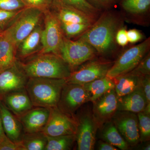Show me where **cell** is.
Returning a JSON list of instances; mask_svg holds the SVG:
<instances>
[{
    "mask_svg": "<svg viewBox=\"0 0 150 150\" xmlns=\"http://www.w3.org/2000/svg\"><path fill=\"white\" fill-rule=\"evenodd\" d=\"M121 11L114 8L103 11L86 31L77 39L89 43L100 57L110 59L120 54L121 48L115 40L118 30L125 25Z\"/></svg>",
    "mask_w": 150,
    "mask_h": 150,
    "instance_id": "1",
    "label": "cell"
},
{
    "mask_svg": "<svg viewBox=\"0 0 150 150\" xmlns=\"http://www.w3.org/2000/svg\"><path fill=\"white\" fill-rule=\"evenodd\" d=\"M19 63L28 78L67 79L72 71L61 56L53 53L38 54L25 63Z\"/></svg>",
    "mask_w": 150,
    "mask_h": 150,
    "instance_id": "2",
    "label": "cell"
},
{
    "mask_svg": "<svg viewBox=\"0 0 150 150\" xmlns=\"http://www.w3.org/2000/svg\"><path fill=\"white\" fill-rule=\"evenodd\" d=\"M66 79L29 78L25 89L34 107H56Z\"/></svg>",
    "mask_w": 150,
    "mask_h": 150,
    "instance_id": "3",
    "label": "cell"
},
{
    "mask_svg": "<svg viewBox=\"0 0 150 150\" xmlns=\"http://www.w3.org/2000/svg\"><path fill=\"white\" fill-rule=\"evenodd\" d=\"M150 49V38L149 37L139 44L121 51L113 62L106 76L112 79L130 72L149 52Z\"/></svg>",
    "mask_w": 150,
    "mask_h": 150,
    "instance_id": "4",
    "label": "cell"
},
{
    "mask_svg": "<svg viewBox=\"0 0 150 150\" xmlns=\"http://www.w3.org/2000/svg\"><path fill=\"white\" fill-rule=\"evenodd\" d=\"M113 63L110 59L98 56L73 70L69 76L66 79L67 82L83 85L104 77Z\"/></svg>",
    "mask_w": 150,
    "mask_h": 150,
    "instance_id": "5",
    "label": "cell"
},
{
    "mask_svg": "<svg viewBox=\"0 0 150 150\" xmlns=\"http://www.w3.org/2000/svg\"><path fill=\"white\" fill-rule=\"evenodd\" d=\"M59 55L72 71L89 60L99 56L95 49L86 41L80 39L72 40L64 35Z\"/></svg>",
    "mask_w": 150,
    "mask_h": 150,
    "instance_id": "6",
    "label": "cell"
},
{
    "mask_svg": "<svg viewBox=\"0 0 150 150\" xmlns=\"http://www.w3.org/2000/svg\"><path fill=\"white\" fill-rule=\"evenodd\" d=\"M43 14V11L39 9L26 8L5 29L12 38L17 49L22 41L40 24Z\"/></svg>",
    "mask_w": 150,
    "mask_h": 150,
    "instance_id": "7",
    "label": "cell"
},
{
    "mask_svg": "<svg viewBox=\"0 0 150 150\" xmlns=\"http://www.w3.org/2000/svg\"><path fill=\"white\" fill-rule=\"evenodd\" d=\"M43 14L45 26L42 31L41 48L38 54L59 55L64 36L60 22L51 10L44 12Z\"/></svg>",
    "mask_w": 150,
    "mask_h": 150,
    "instance_id": "8",
    "label": "cell"
},
{
    "mask_svg": "<svg viewBox=\"0 0 150 150\" xmlns=\"http://www.w3.org/2000/svg\"><path fill=\"white\" fill-rule=\"evenodd\" d=\"M76 121V142L77 150H93L95 146L98 124L92 112L87 110L75 115Z\"/></svg>",
    "mask_w": 150,
    "mask_h": 150,
    "instance_id": "9",
    "label": "cell"
},
{
    "mask_svg": "<svg viewBox=\"0 0 150 150\" xmlns=\"http://www.w3.org/2000/svg\"><path fill=\"white\" fill-rule=\"evenodd\" d=\"M91 101L90 94L83 85L67 83L62 88L57 107L59 110L71 117L86 103Z\"/></svg>",
    "mask_w": 150,
    "mask_h": 150,
    "instance_id": "10",
    "label": "cell"
},
{
    "mask_svg": "<svg viewBox=\"0 0 150 150\" xmlns=\"http://www.w3.org/2000/svg\"><path fill=\"white\" fill-rule=\"evenodd\" d=\"M111 120L129 146H135L140 142L137 113L117 110Z\"/></svg>",
    "mask_w": 150,
    "mask_h": 150,
    "instance_id": "11",
    "label": "cell"
},
{
    "mask_svg": "<svg viewBox=\"0 0 150 150\" xmlns=\"http://www.w3.org/2000/svg\"><path fill=\"white\" fill-rule=\"evenodd\" d=\"M125 22L143 26L150 24V0H120L118 4Z\"/></svg>",
    "mask_w": 150,
    "mask_h": 150,
    "instance_id": "12",
    "label": "cell"
},
{
    "mask_svg": "<svg viewBox=\"0 0 150 150\" xmlns=\"http://www.w3.org/2000/svg\"><path fill=\"white\" fill-rule=\"evenodd\" d=\"M76 127L75 117L67 115L55 107L51 108L48 122L42 132L49 137L75 135Z\"/></svg>",
    "mask_w": 150,
    "mask_h": 150,
    "instance_id": "13",
    "label": "cell"
},
{
    "mask_svg": "<svg viewBox=\"0 0 150 150\" xmlns=\"http://www.w3.org/2000/svg\"><path fill=\"white\" fill-rule=\"evenodd\" d=\"M28 78L19 63L0 72V100L12 92L25 88Z\"/></svg>",
    "mask_w": 150,
    "mask_h": 150,
    "instance_id": "14",
    "label": "cell"
},
{
    "mask_svg": "<svg viewBox=\"0 0 150 150\" xmlns=\"http://www.w3.org/2000/svg\"><path fill=\"white\" fill-rule=\"evenodd\" d=\"M93 114L99 126L111 120L117 111L118 98L114 88L105 92L92 102Z\"/></svg>",
    "mask_w": 150,
    "mask_h": 150,
    "instance_id": "15",
    "label": "cell"
},
{
    "mask_svg": "<svg viewBox=\"0 0 150 150\" xmlns=\"http://www.w3.org/2000/svg\"><path fill=\"white\" fill-rule=\"evenodd\" d=\"M51 108H33L23 115L17 117L21 123L24 133L42 131L49 119Z\"/></svg>",
    "mask_w": 150,
    "mask_h": 150,
    "instance_id": "16",
    "label": "cell"
},
{
    "mask_svg": "<svg viewBox=\"0 0 150 150\" xmlns=\"http://www.w3.org/2000/svg\"><path fill=\"white\" fill-rule=\"evenodd\" d=\"M51 9L60 22L92 24L96 20L72 7L53 0Z\"/></svg>",
    "mask_w": 150,
    "mask_h": 150,
    "instance_id": "17",
    "label": "cell"
},
{
    "mask_svg": "<svg viewBox=\"0 0 150 150\" xmlns=\"http://www.w3.org/2000/svg\"><path fill=\"white\" fill-rule=\"evenodd\" d=\"M0 113L4 131L12 142L18 143L21 141L24 133L20 121L0 100Z\"/></svg>",
    "mask_w": 150,
    "mask_h": 150,
    "instance_id": "18",
    "label": "cell"
},
{
    "mask_svg": "<svg viewBox=\"0 0 150 150\" xmlns=\"http://www.w3.org/2000/svg\"><path fill=\"white\" fill-rule=\"evenodd\" d=\"M1 100L17 117L34 107L25 88L7 94Z\"/></svg>",
    "mask_w": 150,
    "mask_h": 150,
    "instance_id": "19",
    "label": "cell"
},
{
    "mask_svg": "<svg viewBox=\"0 0 150 150\" xmlns=\"http://www.w3.org/2000/svg\"><path fill=\"white\" fill-rule=\"evenodd\" d=\"M146 105V98L141 85L131 93L118 98L117 110L138 113L144 111Z\"/></svg>",
    "mask_w": 150,
    "mask_h": 150,
    "instance_id": "20",
    "label": "cell"
},
{
    "mask_svg": "<svg viewBox=\"0 0 150 150\" xmlns=\"http://www.w3.org/2000/svg\"><path fill=\"white\" fill-rule=\"evenodd\" d=\"M17 50L10 35L5 30L0 37V72L16 63Z\"/></svg>",
    "mask_w": 150,
    "mask_h": 150,
    "instance_id": "21",
    "label": "cell"
},
{
    "mask_svg": "<svg viewBox=\"0 0 150 150\" xmlns=\"http://www.w3.org/2000/svg\"><path fill=\"white\" fill-rule=\"evenodd\" d=\"M112 79L118 98L131 93L142 85L141 76L130 72L120 75Z\"/></svg>",
    "mask_w": 150,
    "mask_h": 150,
    "instance_id": "22",
    "label": "cell"
},
{
    "mask_svg": "<svg viewBox=\"0 0 150 150\" xmlns=\"http://www.w3.org/2000/svg\"><path fill=\"white\" fill-rule=\"evenodd\" d=\"M43 29L40 25H38L33 31L22 41L18 48L19 56L21 58L25 59L38 51V48L40 44H41Z\"/></svg>",
    "mask_w": 150,
    "mask_h": 150,
    "instance_id": "23",
    "label": "cell"
},
{
    "mask_svg": "<svg viewBox=\"0 0 150 150\" xmlns=\"http://www.w3.org/2000/svg\"><path fill=\"white\" fill-rule=\"evenodd\" d=\"M100 138L118 149L128 150L129 146L121 136L111 120L107 121L100 127Z\"/></svg>",
    "mask_w": 150,
    "mask_h": 150,
    "instance_id": "24",
    "label": "cell"
},
{
    "mask_svg": "<svg viewBox=\"0 0 150 150\" xmlns=\"http://www.w3.org/2000/svg\"><path fill=\"white\" fill-rule=\"evenodd\" d=\"M83 86L90 94L91 102H93L105 92L115 87L112 79L106 76L85 84Z\"/></svg>",
    "mask_w": 150,
    "mask_h": 150,
    "instance_id": "25",
    "label": "cell"
},
{
    "mask_svg": "<svg viewBox=\"0 0 150 150\" xmlns=\"http://www.w3.org/2000/svg\"><path fill=\"white\" fill-rule=\"evenodd\" d=\"M47 137L42 131L24 133L20 142L22 150H45Z\"/></svg>",
    "mask_w": 150,
    "mask_h": 150,
    "instance_id": "26",
    "label": "cell"
},
{
    "mask_svg": "<svg viewBox=\"0 0 150 150\" xmlns=\"http://www.w3.org/2000/svg\"><path fill=\"white\" fill-rule=\"evenodd\" d=\"M47 137L45 150H69L72 149L75 142V134Z\"/></svg>",
    "mask_w": 150,
    "mask_h": 150,
    "instance_id": "27",
    "label": "cell"
},
{
    "mask_svg": "<svg viewBox=\"0 0 150 150\" xmlns=\"http://www.w3.org/2000/svg\"><path fill=\"white\" fill-rule=\"evenodd\" d=\"M81 11L94 19H97L102 11L91 5L86 0H53Z\"/></svg>",
    "mask_w": 150,
    "mask_h": 150,
    "instance_id": "28",
    "label": "cell"
},
{
    "mask_svg": "<svg viewBox=\"0 0 150 150\" xmlns=\"http://www.w3.org/2000/svg\"><path fill=\"white\" fill-rule=\"evenodd\" d=\"M92 24L60 22L63 34L65 37L71 39L74 38H77L79 37L86 31Z\"/></svg>",
    "mask_w": 150,
    "mask_h": 150,
    "instance_id": "29",
    "label": "cell"
},
{
    "mask_svg": "<svg viewBox=\"0 0 150 150\" xmlns=\"http://www.w3.org/2000/svg\"><path fill=\"white\" fill-rule=\"evenodd\" d=\"M138 118L140 142H146L150 138V114L142 111L137 113Z\"/></svg>",
    "mask_w": 150,
    "mask_h": 150,
    "instance_id": "30",
    "label": "cell"
},
{
    "mask_svg": "<svg viewBox=\"0 0 150 150\" xmlns=\"http://www.w3.org/2000/svg\"><path fill=\"white\" fill-rule=\"evenodd\" d=\"M24 9L16 11H8L0 9V29L3 30L6 29Z\"/></svg>",
    "mask_w": 150,
    "mask_h": 150,
    "instance_id": "31",
    "label": "cell"
},
{
    "mask_svg": "<svg viewBox=\"0 0 150 150\" xmlns=\"http://www.w3.org/2000/svg\"><path fill=\"white\" fill-rule=\"evenodd\" d=\"M130 73L142 76L150 75V52H148Z\"/></svg>",
    "mask_w": 150,
    "mask_h": 150,
    "instance_id": "32",
    "label": "cell"
},
{
    "mask_svg": "<svg viewBox=\"0 0 150 150\" xmlns=\"http://www.w3.org/2000/svg\"><path fill=\"white\" fill-rule=\"evenodd\" d=\"M91 5L101 11L113 9L120 0H86Z\"/></svg>",
    "mask_w": 150,
    "mask_h": 150,
    "instance_id": "33",
    "label": "cell"
},
{
    "mask_svg": "<svg viewBox=\"0 0 150 150\" xmlns=\"http://www.w3.org/2000/svg\"><path fill=\"white\" fill-rule=\"evenodd\" d=\"M22 0H0V9L8 11H16L26 8Z\"/></svg>",
    "mask_w": 150,
    "mask_h": 150,
    "instance_id": "34",
    "label": "cell"
},
{
    "mask_svg": "<svg viewBox=\"0 0 150 150\" xmlns=\"http://www.w3.org/2000/svg\"><path fill=\"white\" fill-rule=\"evenodd\" d=\"M27 7L40 9L43 12L51 9L52 0H22Z\"/></svg>",
    "mask_w": 150,
    "mask_h": 150,
    "instance_id": "35",
    "label": "cell"
},
{
    "mask_svg": "<svg viewBox=\"0 0 150 150\" xmlns=\"http://www.w3.org/2000/svg\"><path fill=\"white\" fill-rule=\"evenodd\" d=\"M141 84L147 100V105L144 112L150 114V75L142 76Z\"/></svg>",
    "mask_w": 150,
    "mask_h": 150,
    "instance_id": "36",
    "label": "cell"
},
{
    "mask_svg": "<svg viewBox=\"0 0 150 150\" xmlns=\"http://www.w3.org/2000/svg\"><path fill=\"white\" fill-rule=\"evenodd\" d=\"M128 41L131 44H135L146 39L144 34L139 30L131 29L127 30Z\"/></svg>",
    "mask_w": 150,
    "mask_h": 150,
    "instance_id": "37",
    "label": "cell"
},
{
    "mask_svg": "<svg viewBox=\"0 0 150 150\" xmlns=\"http://www.w3.org/2000/svg\"><path fill=\"white\" fill-rule=\"evenodd\" d=\"M127 31V27L125 25L118 30L116 33L115 40L118 46L121 48H125L129 43Z\"/></svg>",
    "mask_w": 150,
    "mask_h": 150,
    "instance_id": "38",
    "label": "cell"
},
{
    "mask_svg": "<svg viewBox=\"0 0 150 150\" xmlns=\"http://www.w3.org/2000/svg\"><path fill=\"white\" fill-rule=\"evenodd\" d=\"M0 150H22L20 142L16 143L6 137L0 142Z\"/></svg>",
    "mask_w": 150,
    "mask_h": 150,
    "instance_id": "39",
    "label": "cell"
},
{
    "mask_svg": "<svg viewBox=\"0 0 150 150\" xmlns=\"http://www.w3.org/2000/svg\"><path fill=\"white\" fill-rule=\"evenodd\" d=\"M97 149L99 150H118V148L110 144L107 142L99 141L97 144Z\"/></svg>",
    "mask_w": 150,
    "mask_h": 150,
    "instance_id": "40",
    "label": "cell"
},
{
    "mask_svg": "<svg viewBox=\"0 0 150 150\" xmlns=\"http://www.w3.org/2000/svg\"><path fill=\"white\" fill-rule=\"evenodd\" d=\"M6 137L3 129L1 113H0V142L3 141Z\"/></svg>",
    "mask_w": 150,
    "mask_h": 150,
    "instance_id": "41",
    "label": "cell"
},
{
    "mask_svg": "<svg viewBox=\"0 0 150 150\" xmlns=\"http://www.w3.org/2000/svg\"><path fill=\"white\" fill-rule=\"evenodd\" d=\"M3 31H4V30H2L0 29V37L2 35Z\"/></svg>",
    "mask_w": 150,
    "mask_h": 150,
    "instance_id": "42",
    "label": "cell"
}]
</instances>
